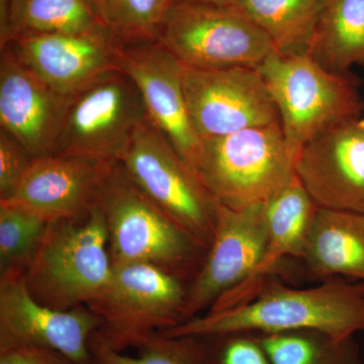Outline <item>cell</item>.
<instances>
[{
  "label": "cell",
  "mask_w": 364,
  "mask_h": 364,
  "mask_svg": "<svg viewBox=\"0 0 364 364\" xmlns=\"http://www.w3.org/2000/svg\"><path fill=\"white\" fill-rule=\"evenodd\" d=\"M299 330H316L340 340L364 332L363 282L335 277L323 280L317 287L294 289L268 279L248 303L196 316L158 333L177 338Z\"/></svg>",
  "instance_id": "cell-1"
},
{
  "label": "cell",
  "mask_w": 364,
  "mask_h": 364,
  "mask_svg": "<svg viewBox=\"0 0 364 364\" xmlns=\"http://www.w3.org/2000/svg\"><path fill=\"white\" fill-rule=\"evenodd\" d=\"M107 224L112 267L147 263L184 282L193 279L208 250L127 176L119 162L97 200Z\"/></svg>",
  "instance_id": "cell-2"
},
{
  "label": "cell",
  "mask_w": 364,
  "mask_h": 364,
  "mask_svg": "<svg viewBox=\"0 0 364 364\" xmlns=\"http://www.w3.org/2000/svg\"><path fill=\"white\" fill-rule=\"evenodd\" d=\"M279 109L287 147L294 159L306 143L335 127L358 122L363 111L359 79L318 65L309 55L272 51L258 67Z\"/></svg>",
  "instance_id": "cell-3"
},
{
  "label": "cell",
  "mask_w": 364,
  "mask_h": 364,
  "mask_svg": "<svg viewBox=\"0 0 364 364\" xmlns=\"http://www.w3.org/2000/svg\"><path fill=\"white\" fill-rule=\"evenodd\" d=\"M26 282L36 301L55 310L87 306L111 279L107 224L98 205L82 219L48 223Z\"/></svg>",
  "instance_id": "cell-4"
},
{
  "label": "cell",
  "mask_w": 364,
  "mask_h": 364,
  "mask_svg": "<svg viewBox=\"0 0 364 364\" xmlns=\"http://www.w3.org/2000/svg\"><path fill=\"white\" fill-rule=\"evenodd\" d=\"M193 170L215 202L233 208L265 203L296 178L280 123L203 139Z\"/></svg>",
  "instance_id": "cell-5"
},
{
  "label": "cell",
  "mask_w": 364,
  "mask_h": 364,
  "mask_svg": "<svg viewBox=\"0 0 364 364\" xmlns=\"http://www.w3.org/2000/svg\"><path fill=\"white\" fill-rule=\"evenodd\" d=\"M188 282L147 263L112 267L111 279L87 306L102 320L95 333L102 343L123 352L154 333L186 322Z\"/></svg>",
  "instance_id": "cell-6"
},
{
  "label": "cell",
  "mask_w": 364,
  "mask_h": 364,
  "mask_svg": "<svg viewBox=\"0 0 364 364\" xmlns=\"http://www.w3.org/2000/svg\"><path fill=\"white\" fill-rule=\"evenodd\" d=\"M158 41L182 65L196 69H257L274 51L238 6L186 0H171Z\"/></svg>",
  "instance_id": "cell-7"
},
{
  "label": "cell",
  "mask_w": 364,
  "mask_h": 364,
  "mask_svg": "<svg viewBox=\"0 0 364 364\" xmlns=\"http://www.w3.org/2000/svg\"><path fill=\"white\" fill-rule=\"evenodd\" d=\"M119 164L163 212L203 248H210L217 202L149 117L138 127Z\"/></svg>",
  "instance_id": "cell-8"
},
{
  "label": "cell",
  "mask_w": 364,
  "mask_h": 364,
  "mask_svg": "<svg viewBox=\"0 0 364 364\" xmlns=\"http://www.w3.org/2000/svg\"><path fill=\"white\" fill-rule=\"evenodd\" d=\"M148 117L140 91L121 69L70 98L56 155L119 162Z\"/></svg>",
  "instance_id": "cell-9"
},
{
  "label": "cell",
  "mask_w": 364,
  "mask_h": 364,
  "mask_svg": "<svg viewBox=\"0 0 364 364\" xmlns=\"http://www.w3.org/2000/svg\"><path fill=\"white\" fill-rule=\"evenodd\" d=\"M189 117L200 140L280 123L279 109L255 68L184 66Z\"/></svg>",
  "instance_id": "cell-10"
},
{
  "label": "cell",
  "mask_w": 364,
  "mask_h": 364,
  "mask_svg": "<svg viewBox=\"0 0 364 364\" xmlns=\"http://www.w3.org/2000/svg\"><path fill=\"white\" fill-rule=\"evenodd\" d=\"M102 320L87 306L55 310L33 299L25 268L0 277V349L33 346L61 352L77 364H91L90 342Z\"/></svg>",
  "instance_id": "cell-11"
},
{
  "label": "cell",
  "mask_w": 364,
  "mask_h": 364,
  "mask_svg": "<svg viewBox=\"0 0 364 364\" xmlns=\"http://www.w3.org/2000/svg\"><path fill=\"white\" fill-rule=\"evenodd\" d=\"M268 241L265 203L233 208L217 202L214 239L202 267L188 284L186 321L210 310L257 267Z\"/></svg>",
  "instance_id": "cell-12"
},
{
  "label": "cell",
  "mask_w": 364,
  "mask_h": 364,
  "mask_svg": "<svg viewBox=\"0 0 364 364\" xmlns=\"http://www.w3.org/2000/svg\"><path fill=\"white\" fill-rule=\"evenodd\" d=\"M117 58L119 69L140 91L150 121L193 169L202 140L189 117L184 66L159 41H119Z\"/></svg>",
  "instance_id": "cell-13"
},
{
  "label": "cell",
  "mask_w": 364,
  "mask_h": 364,
  "mask_svg": "<svg viewBox=\"0 0 364 364\" xmlns=\"http://www.w3.org/2000/svg\"><path fill=\"white\" fill-rule=\"evenodd\" d=\"M117 163L73 155L33 158L14 195L0 203L25 208L48 223L82 219L97 205Z\"/></svg>",
  "instance_id": "cell-14"
},
{
  "label": "cell",
  "mask_w": 364,
  "mask_h": 364,
  "mask_svg": "<svg viewBox=\"0 0 364 364\" xmlns=\"http://www.w3.org/2000/svg\"><path fill=\"white\" fill-rule=\"evenodd\" d=\"M0 51V128L33 158L56 155L71 97L52 90L11 44Z\"/></svg>",
  "instance_id": "cell-15"
},
{
  "label": "cell",
  "mask_w": 364,
  "mask_h": 364,
  "mask_svg": "<svg viewBox=\"0 0 364 364\" xmlns=\"http://www.w3.org/2000/svg\"><path fill=\"white\" fill-rule=\"evenodd\" d=\"M296 174L318 208L364 214V133L358 122L306 143L296 158Z\"/></svg>",
  "instance_id": "cell-16"
},
{
  "label": "cell",
  "mask_w": 364,
  "mask_h": 364,
  "mask_svg": "<svg viewBox=\"0 0 364 364\" xmlns=\"http://www.w3.org/2000/svg\"><path fill=\"white\" fill-rule=\"evenodd\" d=\"M117 42L112 35L26 33L4 44H11L21 61L52 90L72 97L119 69Z\"/></svg>",
  "instance_id": "cell-17"
},
{
  "label": "cell",
  "mask_w": 364,
  "mask_h": 364,
  "mask_svg": "<svg viewBox=\"0 0 364 364\" xmlns=\"http://www.w3.org/2000/svg\"><path fill=\"white\" fill-rule=\"evenodd\" d=\"M317 210L298 177L267 200L268 241L262 258L247 279L218 299L208 312H219L248 303L269 279L270 273L280 261L287 257L301 259Z\"/></svg>",
  "instance_id": "cell-18"
},
{
  "label": "cell",
  "mask_w": 364,
  "mask_h": 364,
  "mask_svg": "<svg viewBox=\"0 0 364 364\" xmlns=\"http://www.w3.org/2000/svg\"><path fill=\"white\" fill-rule=\"evenodd\" d=\"M301 259L316 279L364 284V214L318 208Z\"/></svg>",
  "instance_id": "cell-19"
},
{
  "label": "cell",
  "mask_w": 364,
  "mask_h": 364,
  "mask_svg": "<svg viewBox=\"0 0 364 364\" xmlns=\"http://www.w3.org/2000/svg\"><path fill=\"white\" fill-rule=\"evenodd\" d=\"M0 45L26 33L112 35L95 0H0Z\"/></svg>",
  "instance_id": "cell-20"
},
{
  "label": "cell",
  "mask_w": 364,
  "mask_h": 364,
  "mask_svg": "<svg viewBox=\"0 0 364 364\" xmlns=\"http://www.w3.org/2000/svg\"><path fill=\"white\" fill-rule=\"evenodd\" d=\"M308 55L334 73L364 70V0H326Z\"/></svg>",
  "instance_id": "cell-21"
},
{
  "label": "cell",
  "mask_w": 364,
  "mask_h": 364,
  "mask_svg": "<svg viewBox=\"0 0 364 364\" xmlns=\"http://www.w3.org/2000/svg\"><path fill=\"white\" fill-rule=\"evenodd\" d=\"M326 0H238L236 6L284 56L308 55Z\"/></svg>",
  "instance_id": "cell-22"
},
{
  "label": "cell",
  "mask_w": 364,
  "mask_h": 364,
  "mask_svg": "<svg viewBox=\"0 0 364 364\" xmlns=\"http://www.w3.org/2000/svg\"><path fill=\"white\" fill-rule=\"evenodd\" d=\"M272 364H363L358 343L316 330L256 334Z\"/></svg>",
  "instance_id": "cell-23"
},
{
  "label": "cell",
  "mask_w": 364,
  "mask_h": 364,
  "mask_svg": "<svg viewBox=\"0 0 364 364\" xmlns=\"http://www.w3.org/2000/svg\"><path fill=\"white\" fill-rule=\"evenodd\" d=\"M102 21L119 42L158 41L171 0H95Z\"/></svg>",
  "instance_id": "cell-24"
},
{
  "label": "cell",
  "mask_w": 364,
  "mask_h": 364,
  "mask_svg": "<svg viewBox=\"0 0 364 364\" xmlns=\"http://www.w3.org/2000/svg\"><path fill=\"white\" fill-rule=\"evenodd\" d=\"M90 349L91 364H198L200 339L198 337L170 338L157 332L136 347V356H129L109 348L93 334Z\"/></svg>",
  "instance_id": "cell-25"
},
{
  "label": "cell",
  "mask_w": 364,
  "mask_h": 364,
  "mask_svg": "<svg viewBox=\"0 0 364 364\" xmlns=\"http://www.w3.org/2000/svg\"><path fill=\"white\" fill-rule=\"evenodd\" d=\"M48 222L25 208L0 203V264L26 268L47 229Z\"/></svg>",
  "instance_id": "cell-26"
},
{
  "label": "cell",
  "mask_w": 364,
  "mask_h": 364,
  "mask_svg": "<svg viewBox=\"0 0 364 364\" xmlns=\"http://www.w3.org/2000/svg\"><path fill=\"white\" fill-rule=\"evenodd\" d=\"M198 339V364H272L255 333H226Z\"/></svg>",
  "instance_id": "cell-27"
},
{
  "label": "cell",
  "mask_w": 364,
  "mask_h": 364,
  "mask_svg": "<svg viewBox=\"0 0 364 364\" xmlns=\"http://www.w3.org/2000/svg\"><path fill=\"white\" fill-rule=\"evenodd\" d=\"M32 160L14 136L0 128V200L14 195Z\"/></svg>",
  "instance_id": "cell-28"
},
{
  "label": "cell",
  "mask_w": 364,
  "mask_h": 364,
  "mask_svg": "<svg viewBox=\"0 0 364 364\" xmlns=\"http://www.w3.org/2000/svg\"><path fill=\"white\" fill-rule=\"evenodd\" d=\"M0 364H77L61 352L42 347L0 349Z\"/></svg>",
  "instance_id": "cell-29"
},
{
  "label": "cell",
  "mask_w": 364,
  "mask_h": 364,
  "mask_svg": "<svg viewBox=\"0 0 364 364\" xmlns=\"http://www.w3.org/2000/svg\"><path fill=\"white\" fill-rule=\"evenodd\" d=\"M186 1L207 2V4H220V6H236L238 0H186Z\"/></svg>",
  "instance_id": "cell-30"
},
{
  "label": "cell",
  "mask_w": 364,
  "mask_h": 364,
  "mask_svg": "<svg viewBox=\"0 0 364 364\" xmlns=\"http://www.w3.org/2000/svg\"><path fill=\"white\" fill-rule=\"evenodd\" d=\"M358 126H359V128H360L361 130H363V133H364V119H359Z\"/></svg>",
  "instance_id": "cell-31"
}]
</instances>
